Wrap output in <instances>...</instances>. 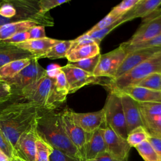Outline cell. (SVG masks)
Masks as SVG:
<instances>
[{"label": "cell", "mask_w": 161, "mask_h": 161, "mask_svg": "<svg viewBox=\"0 0 161 161\" xmlns=\"http://www.w3.org/2000/svg\"><path fill=\"white\" fill-rule=\"evenodd\" d=\"M104 140L108 153L119 160H128L131 147L126 139L118 135L109 126L106 125L104 129Z\"/></svg>", "instance_id": "13"}, {"label": "cell", "mask_w": 161, "mask_h": 161, "mask_svg": "<svg viewBox=\"0 0 161 161\" xmlns=\"http://www.w3.org/2000/svg\"><path fill=\"white\" fill-rule=\"evenodd\" d=\"M60 69L66 77L69 87V94L74 93L87 85L98 84L101 80L100 77L86 72L70 63L60 67Z\"/></svg>", "instance_id": "11"}, {"label": "cell", "mask_w": 161, "mask_h": 161, "mask_svg": "<svg viewBox=\"0 0 161 161\" xmlns=\"http://www.w3.org/2000/svg\"><path fill=\"white\" fill-rule=\"evenodd\" d=\"M53 150V148L41 136L38 135L36 141L35 161H49Z\"/></svg>", "instance_id": "27"}, {"label": "cell", "mask_w": 161, "mask_h": 161, "mask_svg": "<svg viewBox=\"0 0 161 161\" xmlns=\"http://www.w3.org/2000/svg\"><path fill=\"white\" fill-rule=\"evenodd\" d=\"M159 52H161V47L141 48L129 52L118 69L113 79L122 75L133 67Z\"/></svg>", "instance_id": "14"}, {"label": "cell", "mask_w": 161, "mask_h": 161, "mask_svg": "<svg viewBox=\"0 0 161 161\" xmlns=\"http://www.w3.org/2000/svg\"><path fill=\"white\" fill-rule=\"evenodd\" d=\"M70 113L74 121L87 133H91L97 128L106 126L103 108L90 113H77L70 109Z\"/></svg>", "instance_id": "15"}, {"label": "cell", "mask_w": 161, "mask_h": 161, "mask_svg": "<svg viewBox=\"0 0 161 161\" xmlns=\"http://www.w3.org/2000/svg\"><path fill=\"white\" fill-rule=\"evenodd\" d=\"M41 109L38 106L26 101L13 103L0 111V130L13 148Z\"/></svg>", "instance_id": "1"}, {"label": "cell", "mask_w": 161, "mask_h": 161, "mask_svg": "<svg viewBox=\"0 0 161 161\" xmlns=\"http://www.w3.org/2000/svg\"><path fill=\"white\" fill-rule=\"evenodd\" d=\"M31 59H23L13 61L4 65L0 67L1 79H6L13 77L27 67L31 63Z\"/></svg>", "instance_id": "24"}, {"label": "cell", "mask_w": 161, "mask_h": 161, "mask_svg": "<svg viewBox=\"0 0 161 161\" xmlns=\"http://www.w3.org/2000/svg\"><path fill=\"white\" fill-rule=\"evenodd\" d=\"M144 161H161L150 143L145 140L135 147Z\"/></svg>", "instance_id": "29"}, {"label": "cell", "mask_w": 161, "mask_h": 161, "mask_svg": "<svg viewBox=\"0 0 161 161\" xmlns=\"http://www.w3.org/2000/svg\"><path fill=\"white\" fill-rule=\"evenodd\" d=\"M104 129L99 128L92 133L86 147L84 161L95 160L98 156L107 152L104 140Z\"/></svg>", "instance_id": "18"}, {"label": "cell", "mask_w": 161, "mask_h": 161, "mask_svg": "<svg viewBox=\"0 0 161 161\" xmlns=\"http://www.w3.org/2000/svg\"><path fill=\"white\" fill-rule=\"evenodd\" d=\"M101 57V54H99L95 57L82 60L75 62H69L72 65L86 72H88L93 75V73L99 63Z\"/></svg>", "instance_id": "32"}, {"label": "cell", "mask_w": 161, "mask_h": 161, "mask_svg": "<svg viewBox=\"0 0 161 161\" xmlns=\"http://www.w3.org/2000/svg\"><path fill=\"white\" fill-rule=\"evenodd\" d=\"M30 40V36H29V33L27 31H22L20 33H18L15 34L14 35L12 36L11 37L3 40L2 42H5V43H13V44H17L19 43H22L23 42L27 41Z\"/></svg>", "instance_id": "40"}, {"label": "cell", "mask_w": 161, "mask_h": 161, "mask_svg": "<svg viewBox=\"0 0 161 161\" xmlns=\"http://www.w3.org/2000/svg\"><path fill=\"white\" fill-rule=\"evenodd\" d=\"M161 73V52L148 58L133 67L122 75L110 79L105 84L109 92H117L130 86H135L145 77L153 74Z\"/></svg>", "instance_id": "4"}, {"label": "cell", "mask_w": 161, "mask_h": 161, "mask_svg": "<svg viewBox=\"0 0 161 161\" xmlns=\"http://www.w3.org/2000/svg\"><path fill=\"white\" fill-rule=\"evenodd\" d=\"M160 17H161V6H159L158 8H157L153 12H152L151 14H150L147 16L143 18L142 23H147L148 21H152L153 19H155Z\"/></svg>", "instance_id": "43"}, {"label": "cell", "mask_w": 161, "mask_h": 161, "mask_svg": "<svg viewBox=\"0 0 161 161\" xmlns=\"http://www.w3.org/2000/svg\"><path fill=\"white\" fill-rule=\"evenodd\" d=\"M15 97L24 99L43 109L55 110L65 102L67 95L57 90L54 77L47 74L24 87Z\"/></svg>", "instance_id": "3"}, {"label": "cell", "mask_w": 161, "mask_h": 161, "mask_svg": "<svg viewBox=\"0 0 161 161\" xmlns=\"http://www.w3.org/2000/svg\"><path fill=\"white\" fill-rule=\"evenodd\" d=\"M1 77H0V80H1Z\"/></svg>", "instance_id": "49"}, {"label": "cell", "mask_w": 161, "mask_h": 161, "mask_svg": "<svg viewBox=\"0 0 161 161\" xmlns=\"http://www.w3.org/2000/svg\"><path fill=\"white\" fill-rule=\"evenodd\" d=\"M38 59L36 58L31 59V63L17 75L10 79H3L9 84L11 88L12 97H15L26 86L38 80L48 74L47 70L45 69L38 63Z\"/></svg>", "instance_id": "6"}, {"label": "cell", "mask_w": 161, "mask_h": 161, "mask_svg": "<svg viewBox=\"0 0 161 161\" xmlns=\"http://www.w3.org/2000/svg\"><path fill=\"white\" fill-rule=\"evenodd\" d=\"M60 41V40L45 37L40 39L29 40L14 45L30 52L36 58L39 59L42 58L43 55Z\"/></svg>", "instance_id": "19"}, {"label": "cell", "mask_w": 161, "mask_h": 161, "mask_svg": "<svg viewBox=\"0 0 161 161\" xmlns=\"http://www.w3.org/2000/svg\"><path fill=\"white\" fill-rule=\"evenodd\" d=\"M96 161H127L126 160H119L118 159L114 157H113L112 155H111L109 153H108L107 152L100 155L99 156H98L96 159Z\"/></svg>", "instance_id": "44"}, {"label": "cell", "mask_w": 161, "mask_h": 161, "mask_svg": "<svg viewBox=\"0 0 161 161\" xmlns=\"http://www.w3.org/2000/svg\"><path fill=\"white\" fill-rule=\"evenodd\" d=\"M139 0H125L114 6L109 12L110 13L117 16H123L131 10L138 3Z\"/></svg>", "instance_id": "33"}, {"label": "cell", "mask_w": 161, "mask_h": 161, "mask_svg": "<svg viewBox=\"0 0 161 161\" xmlns=\"http://www.w3.org/2000/svg\"><path fill=\"white\" fill-rule=\"evenodd\" d=\"M38 25L36 23L30 21H16L0 26V41L6 40L18 33L25 31Z\"/></svg>", "instance_id": "23"}, {"label": "cell", "mask_w": 161, "mask_h": 161, "mask_svg": "<svg viewBox=\"0 0 161 161\" xmlns=\"http://www.w3.org/2000/svg\"><path fill=\"white\" fill-rule=\"evenodd\" d=\"M161 33V17L142 23L133 36L126 42L122 43L123 45H133L148 41Z\"/></svg>", "instance_id": "17"}, {"label": "cell", "mask_w": 161, "mask_h": 161, "mask_svg": "<svg viewBox=\"0 0 161 161\" xmlns=\"http://www.w3.org/2000/svg\"><path fill=\"white\" fill-rule=\"evenodd\" d=\"M148 134L143 126H138L128 133L126 140L131 147H135L147 140Z\"/></svg>", "instance_id": "28"}, {"label": "cell", "mask_w": 161, "mask_h": 161, "mask_svg": "<svg viewBox=\"0 0 161 161\" xmlns=\"http://www.w3.org/2000/svg\"><path fill=\"white\" fill-rule=\"evenodd\" d=\"M1 3H2V1H0V6H1Z\"/></svg>", "instance_id": "47"}, {"label": "cell", "mask_w": 161, "mask_h": 161, "mask_svg": "<svg viewBox=\"0 0 161 161\" xmlns=\"http://www.w3.org/2000/svg\"><path fill=\"white\" fill-rule=\"evenodd\" d=\"M35 120L38 135L53 148L80 160L78 150L69 138L62 126L60 113L54 110L42 109Z\"/></svg>", "instance_id": "2"}, {"label": "cell", "mask_w": 161, "mask_h": 161, "mask_svg": "<svg viewBox=\"0 0 161 161\" xmlns=\"http://www.w3.org/2000/svg\"><path fill=\"white\" fill-rule=\"evenodd\" d=\"M90 161H96L95 160H90Z\"/></svg>", "instance_id": "48"}, {"label": "cell", "mask_w": 161, "mask_h": 161, "mask_svg": "<svg viewBox=\"0 0 161 161\" xmlns=\"http://www.w3.org/2000/svg\"><path fill=\"white\" fill-rule=\"evenodd\" d=\"M0 161H13L12 158L6 155L3 151L0 150Z\"/></svg>", "instance_id": "45"}, {"label": "cell", "mask_w": 161, "mask_h": 161, "mask_svg": "<svg viewBox=\"0 0 161 161\" xmlns=\"http://www.w3.org/2000/svg\"><path fill=\"white\" fill-rule=\"evenodd\" d=\"M35 118L28 129L19 136L14 148V157L25 161H35L36 141L38 135Z\"/></svg>", "instance_id": "10"}, {"label": "cell", "mask_w": 161, "mask_h": 161, "mask_svg": "<svg viewBox=\"0 0 161 161\" xmlns=\"http://www.w3.org/2000/svg\"><path fill=\"white\" fill-rule=\"evenodd\" d=\"M161 6V0H139L138 3L124 15L126 22L136 18H144Z\"/></svg>", "instance_id": "22"}, {"label": "cell", "mask_w": 161, "mask_h": 161, "mask_svg": "<svg viewBox=\"0 0 161 161\" xmlns=\"http://www.w3.org/2000/svg\"><path fill=\"white\" fill-rule=\"evenodd\" d=\"M100 54L99 45L93 40L80 36L72 40L70 49L66 58L69 62H75Z\"/></svg>", "instance_id": "12"}, {"label": "cell", "mask_w": 161, "mask_h": 161, "mask_svg": "<svg viewBox=\"0 0 161 161\" xmlns=\"http://www.w3.org/2000/svg\"><path fill=\"white\" fill-rule=\"evenodd\" d=\"M129 96L139 103H161V91L149 89L137 86L126 87L119 91Z\"/></svg>", "instance_id": "20"}, {"label": "cell", "mask_w": 161, "mask_h": 161, "mask_svg": "<svg viewBox=\"0 0 161 161\" xmlns=\"http://www.w3.org/2000/svg\"><path fill=\"white\" fill-rule=\"evenodd\" d=\"M103 109L106 125L118 135L126 139L128 132L119 95L109 92Z\"/></svg>", "instance_id": "5"}, {"label": "cell", "mask_w": 161, "mask_h": 161, "mask_svg": "<svg viewBox=\"0 0 161 161\" xmlns=\"http://www.w3.org/2000/svg\"><path fill=\"white\" fill-rule=\"evenodd\" d=\"M49 161H81L79 159L74 158L59 150L53 148Z\"/></svg>", "instance_id": "38"}, {"label": "cell", "mask_w": 161, "mask_h": 161, "mask_svg": "<svg viewBox=\"0 0 161 161\" xmlns=\"http://www.w3.org/2000/svg\"><path fill=\"white\" fill-rule=\"evenodd\" d=\"M72 44V40H60L52 47L42 58H48L50 59L66 58Z\"/></svg>", "instance_id": "26"}, {"label": "cell", "mask_w": 161, "mask_h": 161, "mask_svg": "<svg viewBox=\"0 0 161 161\" xmlns=\"http://www.w3.org/2000/svg\"><path fill=\"white\" fill-rule=\"evenodd\" d=\"M125 22H126V20L125 19V18L123 16L117 21H116L115 23H113L112 25L104 28H103L101 30H97V31H87V32L84 33L83 35H80V36L84 38H87V39H90L91 40H93L99 45L100 42L103 39V38H104L109 32H111L114 28H116V27H118V26H119L120 25Z\"/></svg>", "instance_id": "25"}, {"label": "cell", "mask_w": 161, "mask_h": 161, "mask_svg": "<svg viewBox=\"0 0 161 161\" xmlns=\"http://www.w3.org/2000/svg\"><path fill=\"white\" fill-rule=\"evenodd\" d=\"M116 93L121 97L128 133L134 128L143 126L138 102L125 94L121 92Z\"/></svg>", "instance_id": "16"}, {"label": "cell", "mask_w": 161, "mask_h": 161, "mask_svg": "<svg viewBox=\"0 0 161 161\" xmlns=\"http://www.w3.org/2000/svg\"><path fill=\"white\" fill-rule=\"evenodd\" d=\"M12 160H13V161H25V160H23V159H21L19 157H15V156L12 158Z\"/></svg>", "instance_id": "46"}, {"label": "cell", "mask_w": 161, "mask_h": 161, "mask_svg": "<svg viewBox=\"0 0 161 161\" xmlns=\"http://www.w3.org/2000/svg\"><path fill=\"white\" fill-rule=\"evenodd\" d=\"M135 86L161 91V73L152 74L143 78Z\"/></svg>", "instance_id": "30"}, {"label": "cell", "mask_w": 161, "mask_h": 161, "mask_svg": "<svg viewBox=\"0 0 161 161\" xmlns=\"http://www.w3.org/2000/svg\"><path fill=\"white\" fill-rule=\"evenodd\" d=\"M62 126L69 138L79 152L80 160L84 161V154L86 145L92 133L86 132L73 119L70 109H65L60 113Z\"/></svg>", "instance_id": "7"}, {"label": "cell", "mask_w": 161, "mask_h": 161, "mask_svg": "<svg viewBox=\"0 0 161 161\" xmlns=\"http://www.w3.org/2000/svg\"><path fill=\"white\" fill-rule=\"evenodd\" d=\"M13 96L12 90L8 82L4 80H0V104L4 103L10 99Z\"/></svg>", "instance_id": "37"}, {"label": "cell", "mask_w": 161, "mask_h": 161, "mask_svg": "<svg viewBox=\"0 0 161 161\" xmlns=\"http://www.w3.org/2000/svg\"><path fill=\"white\" fill-rule=\"evenodd\" d=\"M147 140L150 143L161 160V138L148 135Z\"/></svg>", "instance_id": "42"}, {"label": "cell", "mask_w": 161, "mask_h": 161, "mask_svg": "<svg viewBox=\"0 0 161 161\" xmlns=\"http://www.w3.org/2000/svg\"><path fill=\"white\" fill-rule=\"evenodd\" d=\"M16 14V8L9 1H2L0 6V16L5 18H12Z\"/></svg>", "instance_id": "36"}, {"label": "cell", "mask_w": 161, "mask_h": 161, "mask_svg": "<svg viewBox=\"0 0 161 161\" xmlns=\"http://www.w3.org/2000/svg\"><path fill=\"white\" fill-rule=\"evenodd\" d=\"M34 58L30 52L16 45L0 41V67L13 61Z\"/></svg>", "instance_id": "21"}, {"label": "cell", "mask_w": 161, "mask_h": 161, "mask_svg": "<svg viewBox=\"0 0 161 161\" xmlns=\"http://www.w3.org/2000/svg\"><path fill=\"white\" fill-rule=\"evenodd\" d=\"M69 1V0H40L38 1V6L41 13H47L50 9Z\"/></svg>", "instance_id": "35"}, {"label": "cell", "mask_w": 161, "mask_h": 161, "mask_svg": "<svg viewBox=\"0 0 161 161\" xmlns=\"http://www.w3.org/2000/svg\"><path fill=\"white\" fill-rule=\"evenodd\" d=\"M30 36V40L40 39L45 38L46 33L45 30V26L36 25L28 30Z\"/></svg>", "instance_id": "41"}, {"label": "cell", "mask_w": 161, "mask_h": 161, "mask_svg": "<svg viewBox=\"0 0 161 161\" xmlns=\"http://www.w3.org/2000/svg\"><path fill=\"white\" fill-rule=\"evenodd\" d=\"M123 16H115L110 13H109L103 19H102L100 21H99L97 24H96L92 28H91L89 31H94L101 30L103 28H104L113 23L117 21L118 19H119Z\"/></svg>", "instance_id": "34"}, {"label": "cell", "mask_w": 161, "mask_h": 161, "mask_svg": "<svg viewBox=\"0 0 161 161\" xmlns=\"http://www.w3.org/2000/svg\"><path fill=\"white\" fill-rule=\"evenodd\" d=\"M0 150L3 151L9 157H14V148L8 140L6 139L1 130H0Z\"/></svg>", "instance_id": "39"}, {"label": "cell", "mask_w": 161, "mask_h": 161, "mask_svg": "<svg viewBox=\"0 0 161 161\" xmlns=\"http://www.w3.org/2000/svg\"><path fill=\"white\" fill-rule=\"evenodd\" d=\"M143 126L148 135L161 138V103L138 102Z\"/></svg>", "instance_id": "8"}, {"label": "cell", "mask_w": 161, "mask_h": 161, "mask_svg": "<svg viewBox=\"0 0 161 161\" xmlns=\"http://www.w3.org/2000/svg\"><path fill=\"white\" fill-rule=\"evenodd\" d=\"M121 48L124 49V50L128 53L132 51L145 48H152V47H161V33L153 37V38L140 43H137L133 45H123L121 44L119 45Z\"/></svg>", "instance_id": "31"}, {"label": "cell", "mask_w": 161, "mask_h": 161, "mask_svg": "<svg viewBox=\"0 0 161 161\" xmlns=\"http://www.w3.org/2000/svg\"><path fill=\"white\" fill-rule=\"evenodd\" d=\"M127 161H128V160H127Z\"/></svg>", "instance_id": "50"}, {"label": "cell", "mask_w": 161, "mask_h": 161, "mask_svg": "<svg viewBox=\"0 0 161 161\" xmlns=\"http://www.w3.org/2000/svg\"><path fill=\"white\" fill-rule=\"evenodd\" d=\"M127 53L120 46L117 48L101 55L99 63L93 73L96 77H107L113 79L127 55Z\"/></svg>", "instance_id": "9"}]
</instances>
